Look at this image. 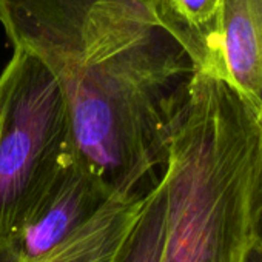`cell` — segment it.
Returning <instances> with one entry per match:
<instances>
[{"mask_svg": "<svg viewBox=\"0 0 262 262\" xmlns=\"http://www.w3.org/2000/svg\"><path fill=\"white\" fill-rule=\"evenodd\" d=\"M225 82L262 117V0H222Z\"/></svg>", "mask_w": 262, "mask_h": 262, "instance_id": "5b68a950", "label": "cell"}, {"mask_svg": "<svg viewBox=\"0 0 262 262\" xmlns=\"http://www.w3.org/2000/svg\"><path fill=\"white\" fill-rule=\"evenodd\" d=\"M0 25L56 77L76 156L113 196L147 193L194 73L148 0H0Z\"/></svg>", "mask_w": 262, "mask_h": 262, "instance_id": "6da1fadb", "label": "cell"}, {"mask_svg": "<svg viewBox=\"0 0 262 262\" xmlns=\"http://www.w3.org/2000/svg\"><path fill=\"white\" fill-rule=\"evenodd\" d=\"M113 198L105 184L73 151L10 242L25 262H36L68 242Z\"/></svg>", "mask_w": 262, "mask_h": 262, "instance_id": "277c9868", "label": "cell"}, {"mask_svg": "<svg viewBox=\"0 0 262 262\" xmlns=\"http://www.w3.org/2000/svg\"><path fill=\"white\" fill-rule=\"evenodd\" d=\"M257 237H259V239H262V174H260V216H259Z\"/></svg>", "mask_w": 262, "mask_h": 262, "instance_id": "30bf717a", "label": "cell"}, {"mask_svg": "<svg viewBox=\"0 0 262 262\" xmlns=\"http://www.w3.org/2000/svg\"><path fill=\"white\" fill-rule=\"evenodd\" d=\"M262 117L225 80L194 71L162 182L161 262H242L260 216Z\"/></svg>", "mask_w": 262, "mask_h": 262, "instance_id": "7a4b0ae2", "label": "cell"}, {"mask_svg": "<svg viewBox=\"0 0 262 262\" xmlns=\"http://www.w3.org/2000/svg\"><path fill=\"white\" fill-rule=\"evenodd\" d=\"M147 193L114 196L79 233L36 262H111L133 227ZM0 262H25L10 241H0Z\"/></svg>", "mask_w": 262, "mask_h": 262, "instance_id": "52a82bcc", "label": "cell"}, {"mask_svg": "<svg viewBox=\"0 0 262 262\" xmlns=\"http://www.w3.org/2000/svg\"><path fill=\"white\" fill-rule=\"evenodd\" d=\"M242 262H262V239L256 237L247 248Z\"/></svg>", "mask_w": 262, "mask_h": 262, "instance_id": "9c48e42d", "label": "cell"}, {"mask_svg": "<svg viewBox=\"0 0 262 262\" xmlns=\"http://www.w3.org/2000/svg\"><path fill=\"white\" fill-rule=\"evenodd\" d=\"M158 24L184 50L194 71L225 80L222 0H148Z\"/></svg>", "mask_w": 262, "mask_h": 262, "instance_id": "8992f818", "label": "cell"}, {"mask_svg": "<svg viewBox=\"0 0 262 262\" xmlns=\"http://www.w3.org/2000/svg\"><path fill=\"white\" fill-rule=\"evenodd\" d=\"M167 193L159 179L145 194L141 211L111 262H161L165 237Z\"/></svg>", "mask_w": 262, "mask_h": 262, "instance_id": "ba28073f", "label": "cell"}, {"mask_svg": "<svg viewBox=\"0 0 262 262\" xmlns=\"http://www.w3.org/2000/svg\"><path fill=\"white\" fill-rule=\"evenodd\" d=\"M74 151L62 90L45 63L14 47L0 73V241H11Z\"/></svg>", "mask_w": 262, "mask_h": 262, "instance_id": "3957f363", "label": "cell"}]
</instances>
